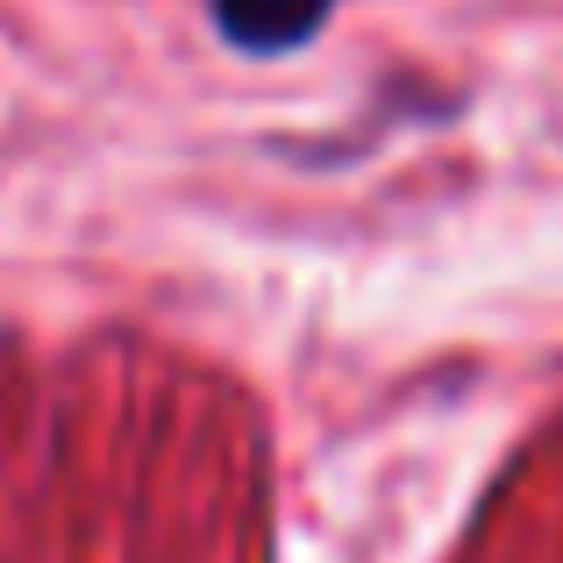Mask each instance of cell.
<instances>
[{
  "mask_svg": "<svg viewBox=\"0 0 563 563\" xmlns=\"http://www.w3.org/2000/svg\"><path fill=\"white\" fill-rule=\"evenodd\" d=\"M335 0H214V22L235 51L250 57H272V51H292L307 43L321 22H329Z\"/></svg>",
  "mask_w": 563,
  "mask_h": 563,
  "instance_id": "1",
  "label": "cell"
}]
</instances>
